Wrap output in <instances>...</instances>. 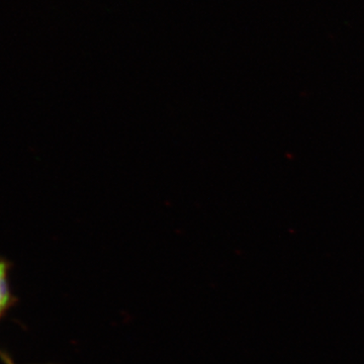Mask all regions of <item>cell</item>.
Returning a JSON list of instances; mask_svg holds the SVG:
<instances>
[{
	"label": "cell",
	"instance_id": "cell-1",
	"mask_svg": "<svg viewBox=\"0 0 364 364\" xmlns=\"http://www.w3.org/2000/svg\"><path fill=\"white\" fill-rule=\"evenodd\" d=\"M11 294H9V280H7V264L0 260V316L9 306Z\"/></svg>",
	"mask_w": 364,
	"mask_h": 364
}]
</instances>
